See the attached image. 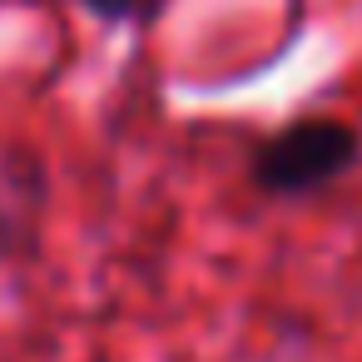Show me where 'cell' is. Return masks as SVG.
<instances>
[{
  "label": "cell",
  "instance_id": "3",
  "mask_svg": "<svg viewBox=\"0 0 362 362\" xmlns=\"http://www.w3.org/2000/svg\"><path fill=\"white\" fill-rule=\"evenodd\" d=\"M6 238H11V233H6V214H0V248H6Z\"/></svg>",
  "mask_w": 362,
  "mask_h": 362
},
{
  "label": "cell",
  "instance_id": "2",
  "mask_svg": "<svg viewBox=\"0 0 362 362\" xmlns=\"http://www.w3.org/2000/svg\"><path fill=\"white\" fill-rule=\"evenodd\" d=\"M80 6L100 21H154L164 0H80Z\"/></svg>",
  "mask_w": 362,
  "mask_h": 362
},
{
  "label": "cell",
  "instance_id": "1",
  "mask_svg": "<svg viewBox=\"0 0 362 362\" xmlns=\"http://www.w3.org/2000/svg\"><path fill=\"white\" fill-rule=\"evenodd\" d=\"M362 139L352 124L337 119H303L283 134H273L258 159H253V179L268 194H308L327 179H337L352 159H357Z\"/></svg>",
  "mask_w": 362,
  "mask_h": 362
}]
</instances>
